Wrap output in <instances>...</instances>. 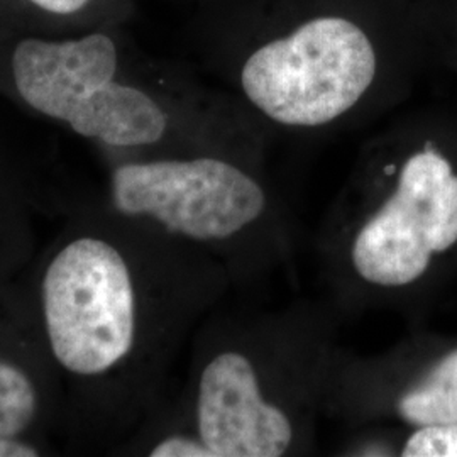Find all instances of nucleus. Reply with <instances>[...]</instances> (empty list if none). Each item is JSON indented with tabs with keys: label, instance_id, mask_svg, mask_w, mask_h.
I'll list each match as a JSON object with an SVG mask.
<instances>
[{
	"label": "nucleus",
	"instance_id": "nucleus-1",
	"mask_svg": "<svg viewBox=\"0 0 457 457\" xmlns=\"http://www.w3.org/2000/svg\"><path fill=\"white\" fill-rule=\"evenodd\" d=\"M151 234L109 209L80 213L22 287L60 383L58 430L71 449L109 447L139 419L187 320L183 264Z\"/></svg>",
	"mask_w": 457,
	"mask_h": 457
},
{
	"label": "nucleus",
	"instance_id": "nucleus-2",
	"mask_svg": "<svg viewBox=\"0 0 457 457\" xmlns=\"http://www.w3.org/2000/svg\"><path fill=\"white\" fill-rule=\"evenodd\" d=\"M217 16L228 80L287 129L339 124L428 60L415 0H217Z\"/></svg>",
	"mask_w": 457,
	"mask_h": 457
},
{
	"label": "nucleus",
	"instance_id": "nucleus-3",
	"mask_svg": "<svg viewBox=\"0 0 457 457\" xmlns=\"http://www.w3.org/2000/svg\"><path fill=\"white\" fill-rule=\"evenodd\" d=\"M112 37L24 39L11 60L17 96L26 105L85 139L114 149L162 145L173 126L168 107L146 88L117 80Z\"/></svg>",
	"mask_w": 457,
	"mask_h": 457
},
{
	"label": "nucleus",
	"instance_id": "nucleus-4",
	"mask_svg": "<svg viewBox=\"0 0 457 457\" xmlns=\"http://www.w3.org/2000/svg\"><path fill=\"white\" fill-rule=\"evenodd\" d=\"M266 207L258 180L219 154L162 156L115 164L107 209L188 245H217L256 222Z\"/></svg>",
	"mask_w": 457,
	"mask_h": 457
},
{
	"label": "nucleus",
	"instance_id": "nucleus-5",
	"mask_svg": "<svg viewBox=\"0 0 457 457\" xmlns=\"http://www.w3.org/2000/svg\"><path fill=\"white\" fill-rule=\"evenodd\" d=\"M400 146L392 195L358 228L351 262L361 279L402 288L424 277L434 254L457 245V171L436 136Z\"/></svg>",
	"mask_w": 457,
	"mask_h": 457
},
{
	"label": "nucleus",
	"instance_id": "nucleus-6",
	"mask_svg": "<svg viewBox=\"0 0 457 457\" xmlns=\"http://www.w3.org/2000/svg\"><path fill=\"white\" fill-rule=\"evenodd\" d=\"M194 434L212 457L285 456L295 439L287 411L264 400L253 361L219 351L198 370Z\"/></svg>",
	"mask_w": 457,
	"mask_h": 457
},
{
	"label": "nucleus",
	"instance_id": "nucleus-7",
	"mask_svg": "<svg viewBox=\"0 0 457 457\" xmlns=\"http://www.w3.org/2000/svg\"><path fill=\"white\" fill-rule=\"evenodd\" d=\"M62 390L22 287L0 281V436L46 444Z\"/></svg>",
	"mask_w": 457,
	"mask_h": 457
},
{
	"label": "nucleus",
	"instance_id": "nucleus-8",
	"mask_svg": "<svg viewBox=\"0 0 457 457\" xmlns=\"http://www.w3.org/2000/svg\"><path fill=\"white\" fill-rule=\"evenodd\" d=\"M396 411L415 427L457 424V349L400 396Z\"/></svg>",
	"mask_w": 457,
	"mask_h": 457
},
{
	"label": "nucleus",
	"instance_id": "nucleus-9",
	"mask_svg": "<svg viewBox=\"0 0 457 457\" xmlns=\"http://www.w3.org/2000/svg\"><path fill=\"white\" fill-rule=\"evenodd\" d=\"M428 60L457 71V0H415Z\"/></svg>",
	"mask_w": 457,
	"mask_h": 457
},
{
	"label": "nucleus",
	"instance_id": "nucleus-10",
	"mask_svg": "<svg viewBox=\"0 0 457 457\" xmlns=\"http://www.w3.org/2000/svg\"><path fill=\"white\" fill-rule=\"evenodd\" d=\"M26 196L0 185V281H9L29 249Z\"/></svg>",
	"mask_w": 457,
	"mask_h": 457
},
{
	"label": "nucleus",
	"instance_id": "nucleus-11",
	"mask_svg": "<svg viewBox=\"0 0 457 457\" xmlns=\"http://www.w3.org/2000/svg\"><path fill=\"white\" fill-rule=\"evenodd\" d=\"M400 454L403 457H457V424L417 427Z\"/></svg>",
	"mask_w": 457,
	"mask_h": 457
},
{
	"label": "nucleus",
	"instance_id": "nucleus-12",
	"mask_svg": "<svg viewBox=\"0 0 457 457\" xmlns=\"http://www.w3.org/2000/svg\"><path fill=\"white\" fill-rule=\"evenodd\" d=\"M151 457H212L209 447L194 432H175L160 437L147 449Z\"/></svg>",
	"mask_w": 457,
	"mask_h": 457
},
{
	"label": "nucleus",
	"instance_id": "nucleus-13",
	"mask_svg": "<svg viewBox=\"0 0 457 457\" xmlns=\"http://www.w3.org/2000/svg\"><path fill=\"white\" fill-rule=\"evenodd\" d=\"M48 444L0 436V457H39L49 454Z\"/></svg>",
	"mask_w": 457,
	"mask_h": 457
},
{
	"label": "nucleus",
	"instance_id": "nucleus-14",
	"mask_svg": "<svg viewBox=\"0 0 457 457\" xmlns=\"http://www.w3.org/2000/svg\"><path fill=\"white\" fill-rule=\"evenodd\" d=\"M34 5L53 14H73L82 11L90 0H31Z\"/></svg>",
	"mask_w": 457,
	"mask_h": 457
}]
</instances>
